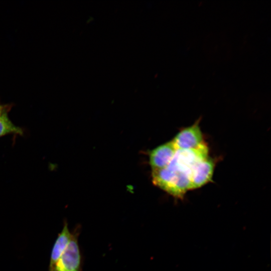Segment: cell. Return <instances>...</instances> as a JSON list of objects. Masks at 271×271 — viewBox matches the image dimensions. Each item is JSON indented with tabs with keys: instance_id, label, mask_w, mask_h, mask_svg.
Here are the masks:
<instances>
[{
	"instance_id": "5b68a950",
	"label": "cell",
	"mask_w": 271,
	"mask_h": 271,
	"mask_svg": "<svg viewBox=\"0 0 271 271\" xmlns=\"http://www.w3.org/2000/svg\"><path fill=\"white\" fill-rule=\"evenodd\" d=\"M177 150L173 141H171L151 151L149 161L152 170L166 167L172 160Z\"/></svg>"
},
{
	"instance_id": "277c9868",
	"label": "cell",
	"mask_w": 271,
	"mask_h": 271,
	"mask_svg": "<svg viewBox=\"0 0 271 271\" xmlns=\"http://www.w3.org/2000/svg\"><path fill=\"white\" fill-rule=\"evenodd\" d=\"M215 165V160L208 156L194 166L191 174V190L200 188L211 180Z\"/></svg>"
},
{
	"instance_id": "6da1fadb",
	"label": "cell",
	"mask_w": 271,
	"mask_h": 271,
	"mask_svg": "<svg viewBox=\"0 0 271 271\" xmlns=\"http://www.w3.org/2000/svg\"><path fill=\"white\" fill-rule=\"evenodd\" d=\"M191 174L171 161L166 167L152 170L153 181L174 197L182 198L185 193L191 190Z\"/></svg>"
},
{
	"instance_id": "ba28073f",
	"label": "cell",
	"mask_w": 271,
	"mask_h": 271,
	"mask_svg": "<svg viewBox=\"0 0 271 271\" xmlns=\"http://www.w3.org/2000/svg\"><path fill=\"white\" fill-rule=\"evenodd\" d=\"M11 108L10 105L0 104V116L5 114L8 113Z\"/></svg>"
},
{
	"instance_id": "8992f818",
	"label": "cell",
	"mask_w": 271,
	"mask_h": 271,
	"mask_svg": "<svg viewBox=\"0 0 271 271\" xmlns=\"http://www.w3.org/2000/svg\"><path fill=\"white\" fill-rule=\"evenodd\" d=\"M72 237L67 221H64L63 227L52 248L48 271H51L62 255Z\"/></svg>"
},
{
	"instance_id": "3957f363",
	"label": "cell",
	"mask_w": 271,
	"mask_h": 271,
	"mask_svg": "<svg viewBox=\"0 0 271 271\" xmlns=\"http://www.w3.org/2000/svg\"><path fill=\"white\" fill-rule=\"evenodd\" d=\"M172 141L178 150L194 149L204 143L199 120L182 129Z\"/></svg>"
},
{
	"instance_id": "52a82bcc",
	"label": "cell",
	"mask_w": 271,
	"mask_h": 271,
	"mask_svg": "<svg viewBox=\"0 0 271 271\" xmlns=\"http://www.w3.org/2000/svg\"><path fill=\"white\" fill-rule=\"evenodd\" d=\"M9 134L22 136L23 129L15 125L9 118L8 113L0 116V137Z\"/></svg>"
},
{
	"instance_id": "7a4b0ae2",
	"label": "cell",
	"mask_w": 271,
	"mask_h": 271,
	"mask_svg": "<svg viewBox=\"0 0 271 271\" xmlns=\"http://www.w3.org/2000/svg\"><path fill=\"white\" fill-rule=\"evenodd\" d=\"M79 226L72 232V237L51 271H82V258L78 244Z\"/></svg>"
}]
</instances>
